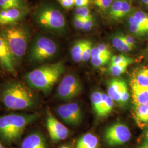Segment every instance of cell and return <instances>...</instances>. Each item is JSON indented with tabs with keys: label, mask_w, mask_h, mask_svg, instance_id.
I'll use <instances>...</instances> for the list:
<instances>
[{
	"label": "cell",
	"mask_w": 148,
	"mask_h": 148,
	"mask_svg": "<svg viewBox=\"0 0 148 148\" xmlns=\"http://www.w3.org/2000/svg\"><path fill=\"white\" fill-rule=\"evenodd\" d=\"M82 85L79 79L73 75H68L60 82L57 89V95L60 99L70 101L79 95Z\"/></svg>",
	"instance_id": "obj_9"
},
{
	"label": "cell",
	"mask_w": 148,
	"mask_h": 148,
	"mask_svg": "<svg viewBox=\"0 0 148 148\" xmlns=\"http://www.w3.org/2000/svg\"><path fill=\"white\" fill-rule=\"evenodd\" d=\"M111 64L128 67L132 63V59L125 54H119L112 56L110 59Z\"/></svg>",
	"instance_id": "obj_25"
},
{
	"label": "cell",
	"mask_w": 148,
	"mask_h": 148,
	"mask_svg": "<svg viewBox=\"0 0 148 148\" xmlns=\"http://www.w3.org/2000/svg\"><path fill=\"white\" fill-rule=\"evenodd\" d=\"M131 138V133L124 124L117 123L108 127L104 133L106 143L111 146H116L128 142Z\"/></svg>",
	"instance_id": "obj_8"
},
{
	"label": "cell",
	"mask_w": 148,
	"mask_h": 148,
	"mask_svg": "<svg viewBox=\"0 0 148 148\" xmlns=\"http://www.w3.org/2000/svg\"><path fill=\"white\" fill-rule=\"evenodd\" d=\"M131 81L144 87H148V68L143 67L134 74Z\"/></svg>",
	"instance_id": "obj_20"
},
{
	"label": "cell",
	"mask_w": 148,
	"mask_h": 148,
	"mask_svg": "<svg viewBox=\"0 0 148 148\" xmlns=\"http://www.w3.org/2000/svg\"><path fill=\"white\" fill-rule=\"evenodd\" d=\"M97 47L101 53H103L106 56H111V51L109 49V48L108 47V46L106 45L104 43H101Z\"/></svg>",
	"instance_id": "obj_38"
},
{
	"label": "cell",
	"mask_w": 148,
	"mask_h": 148,
	"mask_svg": "<svg viewBox=\"0 0 148 148\" xmlns=\"http://www.w3.org/2000/svg\"><path fill=\"white\" fill-rule=\"evenodd\" d=\"M114 0H92L95 5L101 11L107 13Z\"/></svg>",
	"instance_id": "obj_28"
},
{
	"label": "cell",
	"mask_w": 148,
	"mask_h": 148,
	"mask_svg": "<svg viewBox=\"0 0 148 148\" xmlns=\"http://www.w3.org/2000/svg\"><path fill=\"white\" fill-rule=\"evenodd\" d=\"M57 111L64 121L70 125H77L82 120V111L76 103H71L61 105L58 108Z\"/></svg>",
	"instance_id": "obj_10"
},
{
	"label": "cell",
	"mask_w": 148,
	"mask_h": 148,
	"mask_svg": "<svg viewBox=\"0 0 148 148\" xmlns=\"http://www.w3.org/2000/svg\"><path fill=\"white\" fill-rule=\"evenodd\" d=\"M120 36H121L122 39L124 40V41L127 43L128 45H129L130 47L133 48L134 47L136 42L134 37L130 35H126L122 32H119Z\"/></svg>",
	"instance_id": "obj_32"
},
{
	"label": "cell",
	"mask_w": 148,
	"mask_h": 148,
	"mask_svg": "<svg viewBox=\"0 0 148 148\" xmlns=\"http://www.w3.org/2000/svg\"><path fill=\"white\" fill-rule=\"evenodd\" d=\"M111 40L113 47L120 52L127 53L133 49V48L130 47L124 41L119 32L114 35L111 37Z\"/></svg>",
	"instance_id": "obj_21"
},
{
	"label": "cell",
	"mask_w": 148,
	"mask_h": 148,
	"mask_svg": "<svg viewBox=\"0 0 148 148\" xmlns=\"http://www.w3.org/2000/svg\"><path fill=\"white\" fill-rule=\"evenodd\" d=\"M60 148H70L69 147H68V146H63V147H60Z\"/></svg>",
	"instance_id": "obj_42"
},
{
	"label": "cell",
	"mask_w": 148,
	"mask_h": 148,
	"mask_svg": "<svg viewBox=\"0 0 148 148\" xmlns=\"http://www.w3.org/2000/svg\"><path fill=\"white\" fill-rule=\"evenodd\" d=\"M0 101L9 109L20 110L34 107L36 98L29 86L19 81H11L1 88Z\"/></svg>",
	"instance_id": "obj_2"
},
{
	"label": "cell",
	"mask_w": 148,
	"mask_h": 148,
	"mask_svg": "<svg viewBox=\"0 0 148 148\" xmlns=\"http://www.w3.org/2000/svg\"><path fill=\"white\" fill-rule=\"evenodd\" d=\"M85 40H77L74 43L71 49V55L72 59L76 63L82 62L83 49L84 47Z\"/></svg>",
	"instance_id": "obj_22"
},
{
	"label": "cell",
	"mask_w": 148,
	"mask_h": 148,
	"mask_svg": "<svg viewBox=\"0 0 148 148\" xmlns=\"http://www.w3.org/2000/svg\"><path fill=\"white\" fill-rule=\"evenodd\" d=\"M0 148H2V144L1 143H0Z\"/></svg>",
	"instance_id": "obj_44"
},
{
	"label": "cell",
	"mask_w": 148,
	"mask_h": 148,
	"mask_svg": "<svg viewBox=\"0 0 148 148\" xmlns=\"http://www.w3.org/2000/svg\"><path fill=\"white\" fill-rule=\"evenodd\" d=\"M12 8H20L15 4L5 0H0V10H7Z\"/></svg>",
	"instance_id": "obj_34"
},
{
	"label": "cell",
	"mask_w": 148,
	"mask_h": 148,
	"mask_svg": "<svg viewBox=\"0 0 148 148\" xmlns=\"http://www.w3.org/2000/svg\"><path fill=\"white\" fill-rule=\"evenodd\" d=\"M130 95L127 88V84L125 81H123L122 84L121 93H120V103L122 105L125 104L129 99Z\"/></svg>",
	"instance_id": "obj_31"
},
{
	"label": "cell",
	"mask_w": 148,
	"mask_h": 148,
	"mask_svg": "<svg viewBox=\"0 0 148 148\" xmlns=\"http://www.w3.org/2000/svg\"><path fill=\"white\" fill-rule=\"evenodd\" d=\"M58 51V45L52 38L43 34H37L29 47L27 58L31 63H41L53 59Z\"/></svg>",
	"instance_id": "obj_6"
},
{
	"label": "cell",
	"mask_w": 148,
	"mask_h": 148,
	"mask_svg": "<svg viewBox=\"0 0 148 148\" xmlns=\"http://www.w3.org/2000/svg\"><path fill=\"white\" fill-rule=\"evenodd\" d=\"M93 48L92 42L90 40H85V45L82 57V62H86L90 60Z\"/></svg>",
	"instance_id": "obj_29"
},
{
	"label": "cell",
	"mask_w": 148,
	"mask_h": 148,
	"mask_svg": "<svg viewBox=\"0 0 148 148\" xmlns=\"http://www.w3.org/2000/svg\"><path fill=\"white\" fill-rule=\"evenodd\" d=\"M21 148H47L42 136L39 133H33L25 138L21 144Z\"/></svg>",
	"instance_id": "obj_16"
},
{
	"label": "cell",
	"mask_w": 148,
	"mask_h": 148,
	"mask_svg": "<svg viewBox=\"0 0 148 148\" xmlns=\"http://www.w3.org/2000/svg\"><path fill=\"white\" fill-rule=\"evenodd\" d=\"M12 2L21 8H29L26 0H5Z\"/></svg>",
	"instance_id": "obj_37"
},
{
	"label": "cell",
	"mask_w": 148,
	"mask_h": 148,
	"mask_svg": "<svg viewBox=\"0 0 148 148\" xmlns=\"http://www.w3.org/2000/svg\"><path fill=\"white\" fill-rule=\"evenodd\" d=\"M140 1L143 5L148 7V0H140Z\"/></svg>",
	"instance_id": "obj_41"
},
{
	"label": "cell",
	"mask_w": 148,
	"mask_h": 148,
	"mask_svg": "<svg viewBox=\"0 0 148 148\" xmlns=\"http://www.w3.org/2000/svg\"><path fill=\"white\" fill-rule=\"evenodd\" d=\"M99 140L95 135L87 133L79 139L77 143L76 148H98Z\"/></svg>",
	"instance_id": "obj_18"
},
{
	"label": "cell",
	"mask_w": 148,
	"mask_h": 148,
	"mask_svg": "<svg viewBox=\"0 0 148 148\" xmlns=\"http://www.w3.org/2000/svg\"><path fill=\"white\" fill-rule=\"evenodd\" d=\"M29 12V8H21L0 10V25H7L23 21Z\"/></svg>",
	"instance_id": "obj_14"
},
{
	"label": "cell",
	"mask_w": 148,
	"mask_h": 148,
	"mask_svg": "<svg viewBox=\"0 0 148 148\" xmlns=\"http://www.w3.org/2000/svg\"><path fill=\"white\" fill-rule=\"evenodd\" d=\"M123 80L113 79L109 83L108 87V93L113 101L120 103V93L122 84Z\"/></svg>",
	"instance_id": "obj_19"
},
{
	"label": "cell",
	"mask_w": 148,
	"mask_h": 148,
	"mask_svg": "<svg viewBox=\"0 0 148 148\" xmlns=\"http://www.w3.org/2000/svg\"><path fill=\"white\" fill-rule=\"evenodd\" d=\"M127 67L110 64L109 67L110 73L114 76H119L123 74L127 70Z\"/></svg>",
	"instance_id": "obj_30"
},
{
	"label": "cell",
	"mask_w": 148,
	"mask_h": 148,
	"mask_svg": "<svg viewBox=\"0 0 148 148\" xmlns=\"http://www.w3.org/2000/svg\"><path fill=\"white\" fill-rule=\"evenodd\" d=\"M95 26V19L85 21L84 24V27L82 31L90 32L92 30Z\"/></svg>",
	"instance_id": "obj_35"
},
{
	"label": "cell",
	"mask_w": 148,
	"mask_h": 148,
	"mask_svg": "<svg viewBox=\"0 0 148 148\" xmlns=\"http://www.w3.org/2000/svg\"><path fill=\"white\" fill-rule=\"evenodd\" d=\"M103 96V105L99 116H106L109 114L112 110L114 106L113 99L108 95L104 93H102Z\"/></svg>",
	"instance_id": "obj_24"
},
{
	"label": "cell",
	"mask_w": 148,
	"mask_h": 148,
	"mask_svg": "<svg viewBox=\"0 0 148 148\" xmlns=\"http://www.w3.org/2000/svg\"><path fill=\"white\" fill-rule=\"evenodd\" d=\"M92 0H75V5L76 7H88Z\"/></svg>",
	"instance_id": "obj_39"
},
{
	"label": "cell",
	"mask_w": 148,
	"mask_h": 148,
	"mask_svg": "<svg viewBox=\"0 0 148 148\" xmlns=\"http://www.w3.org/2000/svg\"><path fill=\"white\" fill-rule=\"evenodd\" d=\"M58 2L63 8L69 10L75 5V0H57Z\"/></svg>",
	"instance_id": "obj_33"
},
{
	"label": "cell",
	"mask_w": 148,
	"mask_h": 148,
	"mask_svg": "<svg viewBox=\"0 0 148 148\" xmlns=\"http://www.w3.org/2000/svg\"><path fill=\"white\" fill-rule=\"evenodd\" d=\"M135 11L130 2L114 1L107 12L109 18L114 21H119L127 18Z\"/></svg>",
	"instance_id": "obj_13"
},
{
	"label": "cell",
	"mask_w": 148,
	"mask_h": 148,
	"mask_svg": "<svg viewBox=\"0 0 148 148\" xmlns=\"http://www.w3.org/2000/svg\"><path fill=\"white\" fill-rule=\"evenodd\" d=\"M74 16L86 19H93V16L91 14V12L88 7H76L74 10Z\"/></svg>",
	"instance_id": "obj_27"
},
{
	"label": "cell",
	"mask_w": 148,
	"mask_h": 148,
	"mask_svg": "<svg viewBox=\"0 0 148 148\" xmlns=\"http://www.w3.org/2000/svg\"><path fill=\"white\" fill-rule=\"evenodd\" d=\"M73 23L74 27L76 29H77V30H83L84 23L79 18H78L76 16H74Z\"/></svg>",
	"instance_id": "obj_36"
},
{
	"label": "cell",
	"mask_w": 148,
	"mask_h": 148,
	"mask_svg": "<svg viewBox=\"0 0 148 148\" xmlns=\"http://www.w3.org/2000/svg\"><path fill=\"white\" fill-rule=\"evenodd\" d=\"M16 59L5 40L0 36V65L11 74L16 73Z\"/></svg>",
	"instance_id": "obj_12"
},
{
	"label": "cell",
	"mask_w": 148,
	"mask_h": 148,
	"mask_svg": "<svg viewBox=\"0 0 148 148\" xmlns=\"http://www.w3.org/2000/svg\"><path fill=\"white\" fill-rule=\"evenodd\" d=\"M128 31L132 36H148V13L142 11H134L126 19Z\"/></svg>",
	"instance_id": "obj_7"
},
{
	"label": "cell",
	"mask_w": 148,
	"mask_h": 148,
	"mask_svg": "<svg viewBox=\"0 0 148 148\" xmlns=\"http://www.w3.org/2000/svg\"><path fill=\"white\" fill-rule=\"evenodd\" d=\"M46 126L49 137L54 142L63 140L68 137V129L53 116L49 110L47 111Z\"/></svg>",
	"instance_id": "obj_11"
},
{
	"label": "cell",
	"mask_w": 148,
	"mask_h": 148,
	"mask_svg": "<svg viewBox=\"0 0 148 148\" xmlns=\"http://www.w3.org/2000/svg\"><path fill=\"white\" fill-rule=\"evenodd\" d=\"M32 19L36 26L44 32L63 36L68 32L65 14L52 2L40 3L32 12Z\"/></svg>",
	"instance_id": "obj_1"
},
{
	"label": "cell",
	"mask_w": 148,
	"mask_h": 148,
	"mask_svg": "<svg viewBox=\"0 0 148 148\" xmlns=\"http://www.w3.org/2000/svg\"><path fill=\"white\" fill-rule=\"evenodd\" d=\"M32 34L30 27L23 21L0 27V36L10 48L16 63L21 62L25 55Z\"/></svg>",
	"instance_id": "obj_3"
},
{
	"label": "cell",
	"mask_w": 148,
	"mask_h": 148,
	"mask_svg": "<svg viewBox=\"0 0 148 148\" xmlns=\"http://www.w3.org/2000/svg\"><path fill=\"white\" fill-rule=\"evenodd\" d=\"M111 58V56H106L101 53L98 47L96 46L92 49L90 60L94 66L100 67L108 63Z\"/></svg>",
	"instance_id": "obj_17"
},
{
	"label": "cell",
	"mask_w": 148,
	"mask_h": 148,
	"mask_svg": "<svg viewBox=\"0 0 148 148\" xmlns=\"http://www.w3.org/2000/svg\"><path fill=\"white\" fill-rule=\"evenodd\" d=\"M65 70L63 61L46 64L27 73L24 79L30 88L47 93L51 90Z\"/></svg>",
	"instance_id": "obj_4"
},
{
	"label": "cell",
	"mask_w": 148,
	"mask_h": 148,
	"mask_svg": "<svg viewBox=\"0 0 148 148\" xmlns=\"http://www.w3.org/2000/svg\"><path fill=\"white\" fill-rule=\"evenodd\" d=\"M37 118V114L12 113L0 116V137L7 143L15 141Z\"/></svg>",
	"instance_id": "obj_5"
},
{
	"label": "cell",
	"mask_w": 148,
	"mask_h": 148,
	"mask_svg": "<svg viewBox=\"0 0 148 148\" xmlns=\"http://www.w3.org/2000/svg\"></svg>",
	"instance_id": "obj_45"
},
{
	"label": "cell",
	"mask_w": 148,
	"mask_h": 148,
	"mask_svg": "<svg viewBox=\"0 0 148 148\" xmlns=\"http://www.w3.org/2000/svg\"><path fill=\"white\" fill-rule=\"evenodd\" d=\"M139 148H148V140L144 142Z\"/></svg>",
	"instance_id": "obj_40"
},
{
	"label": "cell",
	"mask_w": 148,
	"mask_h": 148,
	"mask_svg": "<svg viewBox=\"0 0 148 148\" xmlns=\"http://www.w3.org/2000/svg\"><path fill=\"white\" fill-rule=\"evenodd\" d=\"M135 114L139 121H148V103L140 106H136Z\"/></svg>",
	"instance_id": "obj_26"
},
{
	"label": "cell",
	"mask_w": 148,
	"mask_h": 148,
	"mask_svg": "<svg viewBox=\"0 0 148 148\" xmlns=\"http://www.w3.org/2000/svg\"><path fill=\"white\" fill-rule=\"evenodd\" d=\"M133 103L135 106L148 103V87H144L131 81Z\"/></svg>",
	"instance_id": "obj_15"
},
{
	"label": "cell",
	"mask_w": 148,
	"mask_h": 148,
	"mask_svg": "<svg viewBox=\"0 0 148 148\" xmlns=\"http://www.w3.org/2000/svg\"><path fill=\"white\" fill-rule=\"evenodd\" d=\"M90 100L94 111L98 116H100L103 101L102 93L99 91L93 92L90 97Z\"/></svg>",
	"instance_id": "obj_23"
},
{
	"label": "cell",
	"mask_w": 148,
	"mask_h": 148,
	"mask_svg": "<svg viewBox=\"0 0 148 148\" xmlns=\"http://www.w3.org/2000/svg\"><path fill=\"white\" fill-rule=\"evenodd\" d=\"M146 136H147V139H148V131H147V134H146Z\"/></svg>",
	"instance_id": "obj_43"
}]
</instances>
